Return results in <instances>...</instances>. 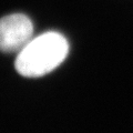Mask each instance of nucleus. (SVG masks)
Returning a JSON list of instances; mask_svg holds the SVG:
<instances>
[{
  "instance_id": "f257e3e1",
  "label": "nucleus",
  "mask_w": 133,
  "mask_h": 133,
  "mask_svg": "<svg viewBox=\"0 0 133 133\" xmlns=\"http://www.w3.org/2000/svg\"><path fill=\"white\" fill-rule=\"evenodd\" d=\"M69 43L59 32L49 31L31 39L18 53L15 62L19 74L39 78L53 71L68 56Z\"/></svg>"
},
{
  "instance_id": "f03ea898",
  "label": "nucleus",
  "mask_w": 133,
  "mask_h": 133,
  "mask_svg": "<svg viewBox=\"0 0 133 133\" xmlns=\"http://www.w3.org/2000/svg\"><path fill=\"white\" fill-rule=\"evenodd\" d=\"M33 24L29 17L14 14L0 19V51L20 52L32 39Z\"/></svg>"
}]
</instances>
